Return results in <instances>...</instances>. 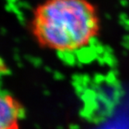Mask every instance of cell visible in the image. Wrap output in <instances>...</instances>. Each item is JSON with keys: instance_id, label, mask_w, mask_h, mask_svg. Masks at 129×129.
Returning a JSON list of instances; mask_svg holds the SVG:
<instances>
[{"instance_id": "obj_1", "label": "cell", "mask_w": 129, "mask_h": 129, "mask_svg": "<svg viewBox=\"0 0 129 129\" xmlns=\"http://www.w3.org/2000/svg\"><path fill=\"white\" fill-rule=\"evenodd\" d=\"M30 26L41 47L58 53L72 52L97 38L101 17L90 0H44L35 8Z\"/></svg>"}, {"instance_id": "obj_2", "label": "cell", "mask_w": 129, "mask_h": 129, "mask_svg": "<svg viewBox=\"0 0 129 129\" xmlns=\"http://www.w3.org/2000/svg\"><path fill=\"white\" fill-rule=\"evenodd\" d=\"M23 110L19 101L0 89V129H19Z\"/></svg>"}]
</instances>
